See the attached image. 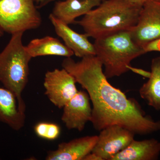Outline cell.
<instances>
[{
  "instance_id": "cell-1",
  "label": "cell",
  "mask_w": 160,
  "mask_h": 160,
  "mask_svg": "<svg viewBox=\"0 0 160 160\" xmlns=\"http://www.w3.org/2000/svg\"><path fill=\"white\" fill-rule=\"evenodd\" d=\"M62 67L88 93L92 105L90 122L97 131L114 125L140 135L160 130V120L155 121L146 115L135 100L128 98L122 90L112 86L96 56L86 57L77 62L66 58Z\"/></svg>"
},
{
  "instance_id": "cell-2",
  "label": "cell",
  "mask_w": 160,
  "mask_h": 160,
  "mask_svg": "<svg viewBox=\"0 0 160 160\" xmlns=\"http://www.w3.org/2000/svg\"><path fill=\"white\" fill-rule=\"evenodd\" d=\"M142 7L130 0H104L76 22L82 27L88 37L96 39L130 30L137 23Z\"/></svg>"
},
{
  "instance_id": "cell-3",
  "label": "cell",
  "mask_w": 160,
  "mask_h": 160,
  "mask_svg": "<svg viewBox=\"0 0 160 160\" xmlns=\"http://www.w3.org/2000/svg\"><path fill=\"white\" fill-rule=\"evenodd\" d=\"M96 56L105 68L107 79L129 71L132 61L146 52L132 40L129 30L99 38L93 43Z\"/></svg>"
},
{
  "instance_id": "cell-4",
  "label": "cell",
  "mask_w": 160,
  "mask_h": 160,
  "mask_svg": "<svg viewBox=\"0 0 160 160\" xmlns=\"http://www.w3.org/2000/svg\"><path fill=\"white\" fill-rule=\"evenodd\" d=\"M24 32L12 35L7 46L0 53V82L16 97L20 110L26 112L22 94L29 76V63L32 58L22 43Z\"/></svg>"
},
{
  "instance_id": "cell-5",
  "label": "cell",
  "mask_w": 160,
  "mask_h": 160,
  "mask_svg": "<svg viewBox=\"0 0 160 160\" xmlns=\"http://www.w3.org/2000/svg\"><path fill=\"white\" fill-rule=\"evenodd\" d=\"M42 18L34 0H0V26L11 35L38 29Z\"/></svg>"
},
{
  "instance_id": "cell-6",
  "label": "cell",
  "mask_w": 160,
  "mask_h": 160,
  "mask_svg": "<svg viewBox=\"0 0 160 160\" xmlns=\"http://www.w3.org/2000/svg\"><path fill=\"white\" fill-rule=\"evenodd\" d=\"M75 79L66 69L47 71L44 78L45 94L55 106L62 109L77 93Z\"/></svg>"
},
{
  "instance_id": "cell-7",
  "label": "cell",
  "mask_w": 160,
  "mask_h": 160,
  "mask_svg": "<svg viewBox=\"0 0 160 160\" xmlns=\"http://www.w3.org/2000/svg\"><path fill=\"white\" fill-rule=\"evenodd\" d=\"M129 31L135 43L143 49L160 38V2L146 1L140 11L137 23Z\"/></svg>"
},
{
  "instance_id": "cell-8",
  "label": "cell",
  "mask_w": 160,
  "mask_h": 160,
  "mask_svg": "<svg viewBox=\"0 0 160 160\" xmlns=\"http://www.w3.org/2000/svg\"><path fill=\"white\" fill-rule=\"evenodd\" d=\"M92 152L102 160H110L134 140L133 132L118 125L108 126L100 131Z\"/></svg>"
},
{
  "instance_id": "cell-9",
  "label": "cell",
  "mask_w": 160,
  "mask_h": 160,
  "mask_svg": "<svg viewBox=\"0 0 160 160\" xmlns=\"http://www.w3.org/2000/svg\"><path fill=\"white\" fill-rule=\"evenodd\" d=\"M62 121L67 129L83 131L86 124L91 119L92 108L87 92L77 93L63 107Z\"/></svg>"
},
{
  "instance_id": "cell-10",
  "label": "cell",
  "mask_w": 160,
  "mask_h": 160,
  "mask_svg": "<svg viewBox=\"0 0 160 160\" xmlns=\"http://www.w3.org/2000/svg\"><path fill=\"white\" fill-rule=\"evenodd\" d=\"M49 19L54 27L56 34L64 41L65 45L78 57L83 58L96 55L93 44L88 40L87 35L81 34L72 30L66 24L52 13Z\"/></svg>"
},
{
  "instance_id": "cell-11",
  "label": "cell",
  "mask_w": 160,
  "mask_h": 160,
  "mask_svg": "<svg viewBox=\"0 0 160 160\" xmlns=\"http://www.w3.org/2000/svg\"><path fill=\"white\" fill-rule=\"evenodd\" d=\"M98 136H87L60 143L57 149L49 151L46 160H83L91 153L97 142Z\"/></svg>"
},
{
  "instance_id": "cell-12",
  "label": "cell",
  "mask_w": 160,
  "mask_h": 160,
  "mask_svg": "<svg viewBox=\"0 0 160 160\" xmlns=\"http://www.w3.org/2000/svg\"><path fill=\"white\" fill-rule=\"evenodd\" d=\"M26 114L20 110L17 99L11 91L0 86V122L15 131L25 126Z\"/></svg>"
},
{
  "instance_id": "cell-13",
  "label": "cell",
  "mask_w": 160,
  "mask_h": 160,
  "mask_svg": "<svg viewBox=\"0 0 160 160\" xmlns=\"http://www.w3.org/2000/svg\"><path fill=\"white\" fill-rule=\"evenodd\" d=\"M104 0H58L52 14L59 20L69 25L76 22L77 18L84 16Z\"/></svg>"
},
{
  "instance_id": "cell-14",
  "label": "cell",
  "mask_w": 160,
  "mask_h": 160,
  "mask_svg": "<svg viewBox=\"0 0 160 160\" xmlns=\"http://www.w3.org/2000/svg\"><path fill=\"white\" fill-rule=\"evenodd\" d=\"M160 153V142L154 138L133 140L110 160H155Z\"/></svg>"
},
{
  "instance_id": "cell-15",
  "label": "cell",
  "mask_w": 160,
  "mask_h": 160,
  "mask_svg": "<svg viewBox=\"0 0 160 160\" xmlns=\"http://www.w3.org/2000/svg\"><path fill=\"white\" fill-rule=\"evenodd\" d=\"M26 48L32 58L45 56L70 58L74 55L73 52L59 40L51 36L31 40Z\"/></svg>"
},
{
  "instance_id": "cell-16",
  "label": "cell",
  "mask_w": 160,
  "mask_h": 160,
  "mask_svg": "<svg viewBox=\"0 0 160 160\" xmlns=\"http://www.w3.org/2000/svg\"><path fill=\"white\" fill-rule=\"evenodd\" d=\"M149 80L141 87L139 92L149 106L160 110V57L152 59Z\"/></svg>"
},
{
  "instance_id": "cell-17",
  "label": "cell",
  "mask_w": 160,
  "mask_h": 160,
  "mask_svg": "<svg viewBox=\"0 0 160 160\" xmlns=\"http://www.w3.org/2000/svg\"><path fill=\"white\" fill-rule=\"evenodd\" d=\"M35 133L37 136L43 139L54 141L60 136L61 129L55 123L40 122L34 127Z\"/></svg>"
},
{
  "instance_id": "cell-18",
  "label": "cell",
  "mask_w": 160,
  "mask_h": 160,
  "mask_svg": "<svg viewBox=\"0 0 160 160\" xmlns=\"http://www.w3.org/2000/svg\"><path fill=\"white\" fill-rule=\"evenodd\" d=\"M143 49L146 53L153 51L160 52V38L147 44Z\"/></svg>"
},
{
  "instance_id": "cell-19",
  "label": "cell",
  "mask_w": 160,
  "mask_h": 160,
  "mask_svg": "<svg viewBox=\"0 0 160 160\" xmlns=\"http://www.w3.org/2000/svg\"><path fill=\"white\" fill-rule=\"evenodd\" d=\"M129 69H130V70H132V71L136 73H138V74L141 75L146 78H149L150 76V72L145 71V70H143V69L133 68L132 66L130 67Z\"/></svg>"
},
{
  "instance_id": "cell-20",
  "label": "cell",
  "mask_w": 160,
  "mask_h": 160,
  "mask_svg": "<svg viewBox=\"0 0 160 160\" xmlns=\"http://www.w3.org/2000/svg\"><path fill=\"white\" fill-rule=\"evenodd\" d=\"M83 160H102V159L97 155L91 152L86 155Z\"/></svg>"
},
{
  "instance_id": "cell-21",
  "label": "cell",
  "mask_w": 160,
  "mask_h": 160,
  "mask_svg": "<svg viewBox=\"0 0 160 160\" xmlns=\"http://www.w3.org/2000/svg\"><path fill=\"white\" fill-rule=\"evenodd\" d=\"M131 2L135 5L142 6L146 1L148 0H130Z\"/></svg>"
},
{
  "instance_id": "cell-22",
  "label": "cell",
  "mask_w": 160,
  "mask_h": 160,
  "mask_svg": "<svg viewBox=\"0 0 160 160\" xmlns=\"http://www.w3.org/2000/svg\"><path fill=\"white\" fill-rule=\"evenodd\" d=\"M48 0H34L35 2L38 5V8H41L44 6H46V2Z\"/></svg>"
},
{
  "instance_id": "cell-23",
  "label": "cell",
  "mask_w": 160,
  "mask_h": 160,
  "mask_svg": "<svg viewBox=\"0 0 160 160\" xmlns=\"http://www.w3.org/2000/svg\"><path fill=\"white\" fill-rule=\"evenodd\" d=\"M4 32H4L3 29H2V27L0 26V38L2 36L3 34H4Z\"/></svg>"
},
{
  "instance_id": "cell-24",
  "label": "cell",
  "mask_w": 160,
  "mask_h": 160,
  "mask_svg": "<svg viewBox=\"0 0 160 160\" xmlns=\"http://www.w3.org/2000/svg\"><path fill=\"white\" fill-rule=\"evenodd\" d=\"M58 1V0H48V1H47V2H46V5H47V4H48V3L50 2H53V1Z\"/></svg>"
},
{
  "instance_id": "cell-25",
  "label": "cell",
  "mask_w": 160,
  "mask_h": 160,
  "mask_svg": "<svg viewBox=\"0 0 160 160\" xmlns=\"http://www.w3.org/2000/svg\"><path fill=\"white\" fill-rule=\"evenodd\" d=\"M155 1H156V2H160V0H154Z\"/></svg>"
}]
</instances>
